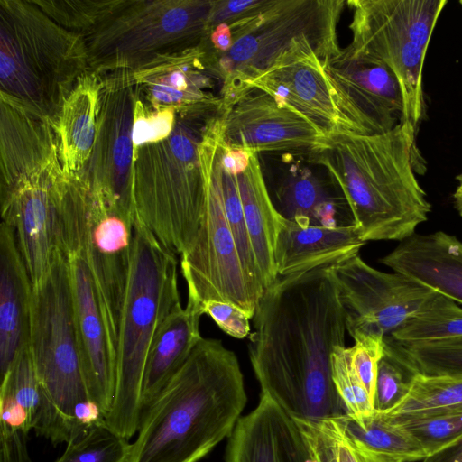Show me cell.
Segmentation results:
<instances>
[{
  "instance_id": "obj_1",
  "label": "cell",
  "mask_w": 462,
  "mask_h": 462,
  "mask_svg": "<svg viewBox=\"0 0 462 462\" xmlns=\"http://www.w3.org/2000/svg\"><path fill=\"white\" fill-rule=\"evenodd\" d=\"M329 266L279 276L265 288L249 335L261 393L293 419L347 415L332 380L331 356L345 346L346 328Z\"/></svg>"
},
{
  "instance_id": "obj_2",
  "label": "cell",
  "mask_w": 462,
  "mask_h": 462,
  "mask_svg": "<svg viewBox=\"0 0 462 462\" xmlns=\"http://www.w3.org/2000/svg\"><path fill=\"white\" fill-rule=\"evenodd\" d=\"M246 402L236 354L202 337L142 414L128 462H199L230 437Z\"/></svg>"
},
{
  "instance_id": "obj_3",
  "label": "cell",
  "mask_w": 462,
  "mask_h": 462,
  "mask_svg": "<svg viewBox=\"0 0 462 462\" xmlns=\"http://www.w3.org/2000/svg\"><path fill=\"white\" fill-rule=\"evenodd\" d=\"M415 134L409 122L377 134L335 132L310 152L344 197L365 243L402 242L428 219L431 205L414 173Z\"/></svg>"
},
{
  "instance_id": "obj_4",
  "label": "cell",
  "mask_w": 462,
  "mask_h": 462,
  "mask_svg": "<svg viewBox=\"0 0 462 462\" xmlns=\"http://www.w3.org/2000/svg\"><path fill=\"white\" fill-rule=\"evenodd\" d=\"M90 71L83 36L60 26L32 0L0 1L1 97L56 128L64 103Z\"/></svg>"
},
{
  "instance_id": "obj_5",
  "label": "cell",
  "mask_w": 462,
  "mask_h": 462,
  "mask_svg": "<svg viewBox=\"0 0 462 462\" xmlns=\"http://www.w3.org/2000/svg\"><path fill=\"white\" fill-rule=\"evenodd\" d=\"M177 254L135 216L130 273L116 345V390L106 426L129 439L139 429L144 367L153 340L180 303Z\"/></svg>"
},
{
  "instance_id": "obj_6",
  "label": "cell",
  "mask_w": 462,
  "mask_h": 462,
  "mask_svg": "<svg viewBox=\"0 0 462 462\" xmlns=\"http://www.w3.org/2000/svg\"><path fill=\"white\" fill-rule=\"evenodd\" d=\"M29 347L41 389L33 428L54 446L86 434L75 420L77 406L90 400L80 359L67 259L57 246L44 278L32 285Z\"/></svg>"
},
{
  "instance_id": "obj_7",
  "label": "cell",
  "mask_w": 462,
  "mask_h": 462,
  "mask_svg": "<svg viewBox=\"0 0 462 462\" xmlns=\"http://www.w3.org/2000/svg\"><path fill=\"white\" fill-rule=\"evenodd\" d=\"M198 116L176 113L165 140L134 149L132 196L135 216L175 254L194 244L203 216L206 189L199 145Z\"/></svg>"
},
{
  "instance_id": "obj_8",
  "label": "cell",
  "mask_w": 462,
  "mask_h": 462,
  "mask_svg": "<svg viewBox=\"0 0 462 462\" xmlns=\"http://www.w3.org/2000/svg\"><path fill=\"white\" fill-rule=\"evenodd\" d=\"M340 0H264L231 23L232 46L225 53L206 43L208 72L219 81L220 115L250 91L252 82L297 41L308 37L339 47Z\"/></svg>"
},
{
  "instance_id": "obj_9",
  "label": "cell",
  "mask_w": 462,
  "mask_h": 462,
  "mask_svg": "<svg viewBox=\"0 0 462 462\" xmlns=\"http://www.w3.org/2000/svg\"><path fill=\"white\" fill-rule=\"evenodd\" d=\"M213 1L121 0L85 37L90 70H135L200 43L208 33Z\"/></svg>"
},
{
  "instance_id": "obj_10",
  "label": "cell",
  "mask_w": 462,
  "mask_h": 462,
  "mask_svg": "<svg viewBox=\"0 0 462 462\" xmlns=\"http://www.w3.org/2000/svg\"><path fill=\"white\" fill-rule=\"evenodd\" d=\"M134 220L79 175L70 176L61 200L58 245L72 244L79 249L94 281L116 356Z\"/></svg>"
},
{
  "instance_id": "obj_11",
  "label": "cell",
  "mask_w": 462,
  "mask_h": 462,
  "mask_svg": "<svg viewBox=\"0 0 462 462\" xmlns=\"http://www.w3.org/2000/svg\"><path fill=\"white\" fill-rule=\"evenodd\" d=\"M353 51L387 67L402 93L400 123L416 129L424 113L422 68L447 0H351Z\"/></svg>"
},
{
  "instance_id": "obj_12",
  "label": "cell",
  "mask_w": 462,
  "mask_h": 462,
  "mask_svg": "<svg viewBox=\"0 0 462 462\" xmlns=\"http://www.w3.org/2000/svg\"><path fill=\"white\" fill-rule=\"evenodd\" d=\"M219 117L209 118L199 145L206 199L194 244L180 255V271L188 300L202 309L208 300L230 302L254 318L264 287L245 273L230 231L222 198L217 162Z\"/></svg>"
},
{
  "instance_id": "obj_13",
  "label": "cell",
  "mask_w": 462,
  "mask_h": 462,
  "mask_svg": "<svg viewBox=\"0 0 462 462\" xmlns=\"http://www.w3.org/2000/svg\"><path fill=\"white\" fill-rule=\"evenodd\" d=\"M69 178L57 147L1 165L2 222L14 231L32 285L44 278L51 265Z\"/></svg>"
},
{
  "instance_id": "obj_14",
  "label": "cell",
  "mask_w": 462,
  "mask_h": 462,
  "mask_svg": "<svg viewBox=\"0 0 462 462\" xmlns=\"http://www.w3.org/2000/svg\"><path fill=\"white\" fill-rule=\"evenodd\" d=\"M329 272L352 338L358 335H391L435 293L401 273L373 268L359 253L330 265Z\"/></svg>"
},
{
  "instance_id": "obj_15",
  "label": "cell",
  "mask_w": 462,
  "mask_h": 462,
  "mask_svg": "<svg viewBox=\"0 0 462 462\" xmlns=\"http://www.w3.org/2000/svg\"><path fill=\"white\" fill-rule=\"evenodd\" d=\"M97 75V136L91 157L78 175L111 204L135 217L132 196L134 87L129 70Z\"/></svg>"
},
{
  "instance_id": "obj_16",
  "label": "cell",
  "mask_w": 462,
  "mask_h": 462,
  "mask_svg": "<svg viewBox=\"0 0 462 462\" xmlns=\"http://www.w3.org/2000/svg\"><path fill=\"white\" fill-rule=\"evenodd\" d=\"M340 47L302 38L260 74L252 89L263 91L305 116L327 135L344 130L335 91L323 62Z\"/></svg>"
},
{
  "instance_id": "obj_17",
  "label": "cell",
  "mask_w": 462,
  "mask_h": 462,
  "mask_svg": "<svg viewBox=\"0 0 462 462\" xmlns=\"http://www.w3.org/2000/svg\"><path fill=\"white\" fill-rule=\"evenodd\" d=\"M323 64L345 132L377 134L400 123L401 88L387 67L347 46Z\"/></svg>"
},
{
  "instance_id": "obj_18",
  "label": "cell",
  "mask_w": 462,
  "mask_h": 462,
  "mask_svg": "<svg viewBox=\"0 0 462 462\" xmlns=\"http://www.w3.org/2000/svg\"><path fill=\"white\" fill-rule=\"evenodd\" d=\"M225 143L254 153L319 148L327 134L271 95L252 89L219 115Z\"/></svg>"
},
{
  "instance_id": "obj_19",
  "label": "cell",
  "mask_w": 462,
  "mask_h": 462,
  "mask_svg": "<svg viewBox=\"0 0 462 462\" xmlns=\"http://www.w3.org/2000/svg\"><path fill=\"white\" fill-rule=\"evenodd\" d=\"M59 248L68 263L75 328L88 394L106 418L116 390V353L94 281L79 249L72 244H62Z\"/></svg>"
},
{
  "instance_id": "obj_20",
  "label": "cell",
  "mask_w": 462,
  "mask_h": 462,
  "mask_svg": "<svg viewBox=\"0 0 462 462\" xmlns=\"http://www.w3.org/2000/svg\"><path fill=\"white\" fill-rule=\"evenodd\" d=\"M226 462H310L299 426L260 393L257 406L237 421L227 439Z\"/></svg>"
},
{
  "instance_id": "obj_21",
  "label": "cell",
  "mask_w": 462,
  "mask_h": 462,
  "mask_svg": "<svg viewBox=\"0 0 462 462\" xmlns=\"http://www.w3.org/2000/svg\"><path fill=\"white\" fill-rule=\"evenodd\" d=\"M394 273L462 304V242L442 231L413 234L380 260Z\"/></svg>"
},
{
  "instance_id": "obj_22",
  "label": "cell",
  "mask_w": 462,
  "mask_h": 462,
  "mask_svg": "<svg viewBox=\"0 0 462 462\" xmlns=\"http://www.w3.org/2000/svg\"><path fill=\"white\" fill-rule=\"evenodd\" d=\"M32 284L12 228L0 226V370L4 377L30 340Z\"/></svg>"
},
{
  "instance_id": "obj_23",
  "label": "cell",
  "mask_w": 462,
  "mask_h": 462,
  "mask_svg": "<svg viewBox=\"0 0 462 462\" xmlns=\"http://www.w3.org/2000/svg\"><path fill=\"white\" fill-rule=\"evenodd\" d=\"M365 244L354 224L333 227L300 225L282 217L275 244L278 276L334 264L359 253Z\"/></svg>"
},
{
  "instance_id": "obj_24",
  "label": "cell",
  "mask_w": 462,
  "mask_h": 462,
  "mask_svg": "<svg viewBox=\"0 0 462 462\" xmlns=\"http://www.w3.org/2000/svg\"><path fill=\"white\" fill-rule=\"evenodd\" d=\"M202 309L188 300L178 304L162 324L146 360L141 394L142 414L187 361L202 338Z\"/></svg>"
},
{
  "instance_id": "obj_25",
  "label": "cell",
  "mask_w": 462,
  "mask_h": 462,
  "mask_svg": "<svg viewBox=\"0 0 462 462\" xmlns=\"http://www.w3.org/2000/svg\"><path fill=\"white\" fill-rule=\"evenodd\" d=\"M236 179L252 247L265 289L279 277L275 244L282 216L268 191L257 153H252L248 167L237 174Z\"/></svg>"
},
{
  "instance_id": "obj_26",
  "label": "cell",
  "mask_w": 462,
  "mask_h": 462,
  "mask_svg": "<svg viewBox=\"0 0 462 462\" xmlns=\"http://www.w3.org/2000/svg\"><path fill=\"white\" fill-rule=\"evenodd\" d=\"M275 199L279 213L300 225L333 227L353 224L344 197L332 195L309 170H291L277 185Z\"/></svg>"
},
{
  "instance_id": "obj_27",
  "label": "cell",
  "mask_w": 462,
  "mask_h": 462,
  "mask_svg": "<svg viewBox=\"0 0 462 462\" xmlns=\"http://www.w3.org/2000/svg\"><path fill=\"white\" fill-rule=\"evenodd\" d=\"M99 76H84L63 105L57 125L61 158L69 175L79 174L88 164L97 136Z\"/></svg>"
},
{
  "instance_id": "obj_28",
  "label": "cell",
  "mask_w": 462,
  "mask_h": 462,
  "mask_svg": "<svg viewBox=\"0 0 462 462\" xmlns=\"http://www.w3.org/2000/svg\"><path fill=\"white\" fill-rule=\"evenodd\" d=\"M294 420L304 439L310 462H404L370 448L350 435L337 418Z\"/></svg>"
},
{
  "instance_id": "obj_29",
  "label": "cell",
  "mask_w": 462,
  "mask_h": 462,
  "mask_svg": "<svg viewBox=\"0 0 462 462\" xmlns=\"http://www.w3.org/2000/svg\"><path fill=\"white\" fill-rule=\"evenodd\" d=\"M345 430L370 448L404 462L429 457L420 443L389 416L374 411L359 420L348 415L337 418Z\"/></svg>"
},
{
  "instance_id": "obj_30",
  "label": "cell",
  "mask_w": 462,
  "mask_h": 462,
  "mask_svg": "<svg viewBox=\"0 0 462 462\" xmlns=\"http://www.w3.org/2000/svg\"><path fill=\"white\" fill-rule=\"evenodd\" d=\"M387 337L400 344L462 337V307L435 292L416 315Z\"/></svg>"
},
{
  "instance_id": "obj_31",
  "label": "cell",
  "mask_w": 462,
  "mask_h": 462,
  "mask_svg": "<svg viewBox=\"0 0 462 462\" xmlns=\"http://www.w3.org/2000/svg\"><path fill=\"white\" fill-rule=\"evenodd\" d=\"M460 405L462 375L428 376L418 373L404 398L390 411L381 413L400 416Z\"/></svg>"
},
{
  "instance_id": "obj_32",
  "label": "cell",
  "mask_w": 462,
  "mask_h": 462,
  "mask_svg": "<svg viewBox=\"0 0 462 462\" xmlns=\"http://www.w3.org/2000/svg\"><path fill=\"white\" fill-rule=\"evenodd\" d=\"M389 417L411 433L429 456L462 438V405Z\"/></svg>"
},
{
  "instance_id": "obj_33",
  "label": "cell",
  "mask_w": 462,
  "mask_h": 462,
  "mask_svg": "<svg viewBox=\"0 0 462 462\" xmlns=\"http://www.w3.org/2000/svg\"><path fill=\"white\" fill-rule=\"evenodd\" d=\"M221 137L222 122L219 117L217 162L226 217L245 273L253 281L263 285L244 215L236 175L226 171L221 163Z\"/></svg>"
},
{
  "instance_id": "obj_34",
  "label": "cell",
  "mask_w": 462,
  "mask_h": 462,
  "mask_svg": "<svg viewBox=\"0 0 462 462\" xmlns=\"http://www.w3.org/2000/svg\"><path fill=\"white\" fill-rule=\"evenodd\" d=\"M389 341L413 366L428 376L462 375V337L400 344Z\"/></svg>"
},
{
  "instance_id": "obj_35",
  "label": "cell",
  "mask_w": 462,
  "mask_h": 462,
  "mask_svg": "<svg viewBox=\"0 0 462 462\" xmlns=\"http://www.w3.org/2000/svg\"><path fill=\"white\" fill-rule=\"evenodd\" d=\"M45 14L64 29L91 34L118 6L121 0H33Z\"/></svg>"
},
{
  "instance_id": "obj_36",
  "label": "cell",
  "mask_w": 462,
  "mask_h": 462,
  "mask_svg": "<svg viewBox=\"0 0 462 462\" xmlns=\"http://www.w3.org/2000/svg\"><path fill=\"white\" fill-rule=\"evenodd\" d=\"M417 371L409 361L384 338V352L378 365L374 410L386 412L407 394Z\"/></svg>"
},
{
  "instance_id": "obj_37",
  "label": "cell",
  "mask_w": 462,
  "mask_h": 462,
  "mask_svg": "<svg viewBox=\"0 0 462 462\" xmlns=\"http://www.w3.org/2000/svg\"><path fill=\"white\" fill-rule=\"evenodd\" d=\"M130 445L106 425H98L69 442L54 462H128Z\"/></svg>"
},
{
  "instance_id": "obj_38",
  "label": "cell",
  "mask_w": 462,
  "mask_h": 462,
  "mask_svg": "<svg viewBox=\"0 0 462 462\" xmlns=\"http://www.w3.org/2000/svg\"><path fill=\"white\" fill-rule=\"evenodd\" d=\"M0 394L10 396L25 410L33 430L42 395L29 346L19 354L8 373L1 378Z\"/></svg>"
},
{
  "instance_id": "obj_39",
  "label": "cell",
  "mask_w": 462,
  "mask_h": 462,
  "mask_svg": "<svg viewBox=\"0 0 462 462\" xmlns=\"http://www.w3.org/2000/svg\"><path fill=\"white\" fill-rule=\"evenodd\" d=\"M331 367L335 388L347 415L356 420L371 416L374 411L373 402L352 367L349 347H336L331 356Z\"/></svg>"
},
{
  "instance_id": "obj_40",
  "label": "cell",
  "mask_w": 462,
  "mask_h": 462,
  "mask_svg": "<svg viewBox=\"0 0 462 462\" xmlns=\"http://www.w3.org/2000/svg\"><path fill=\"white\" fill-rule=\"evenodd\" d=\"M175 122L176 111L173 108L156 109L135 93L132 134L134 149L167 139L174 129Z\"/></svg>"
},
{
  "instance_id": "obj_41",
  "label": "cell",
  "mask_w": 462,
  "mask_h": 462,
  "mask_svg": "<svg viewBox=\"0 0 462 462\" xmlns=\"http://www.w3.org/2000/svg\"><path fill=\"white\" fill-rule=\"evenodd\" d=\"M350 349L354 371L366 389L374 405L378 365L384 352V337L358 335Z\"/></svg>"
},
{
  "instance_id": "obj_42",
  "label": "cell",
  "mask_w": 462,
  "mask_h": 462,
  "mask_svg": "<svg viewBox=\"0 0 462 462\" xmlns=\"http://www.w3.org/2000/svg\"><path fill=\"white\" fill-rule=\"evenodd\" d=\"M202 311L203 314L208 315L221 330L235 338H245L251 333L249 316L233 303L208 300L203 303Z\"/></svg>"
},
{
  "instance_id": "obj_43",
  "label": "cell",
  "mask_w": 462,
  "mask_h": 462,
  "mask_svg": "<svg viewBox=\"0 0 462 462\" xmlns=\"http://www.w3.org/2000/svg\"><path fill=\"white\" fill-rule=\"evenodd\" d=\"M264 0L213 1L208 21V32L220 23H231L248 15L260 7Z\"/></svg>"
},
{
  "instance_id": "obj_44",
  "label": "cell",
  "mask_w": 462,
  "mask_h": 462,
  "mask_svg": "<svg viewBox=\"0 0 462 462\" xmlns=\"http://www.w3.org/2000/svg\"><path fill=\"white\" fill-rule=\"evenodd\" d=\"M232 32L226 23L214 27L206 37V43L210 51L216 53H225L232 46Z\"/></svg>"
},
{
  "instance_id": "obj_45",
  "label": "cell",
  "mask_w": 462,
  "mask_h": 462,
  "mask_svg": "<svg viewBox=\"0 0 462 462\" xmlns=\"http://www.w3.org/2000/svg\"><path fill=\"white\" fill-rule=\"evenodd\" d=\"M421 462H462V438Z\"/></svg>"
},
{
  "instance_id": "obj_46",
  "label": "cell",
  "mask_w": 462,
  "mask_h": 462,
  "mask_svg": "<svg viewBox=\"0 0 462 462\" xmlns=\"http://www.w3.org/2000/svg\"><path fill=\"white\" fill-rule=\"evenodd\" d=\"M457 180H458L459 185L453 194V199L456 209L459 215L462 216V173L457 176Z\"/></svg>"
},
{
  "instance_id": "obj_47",
  "label": "cell",
  "mask_w": 462,
  "mask_h": 462,
  "mask_svg": "<svg viewBox=\"0 0 462 462\" xmlns=\"http://www.w3.org/2000/svg\"><path fill=\"white\" fill-rule=\"evenodd\" d=\"M459 4L462 5V0L459 1Z\"/></svg>"
}]
</instances>
